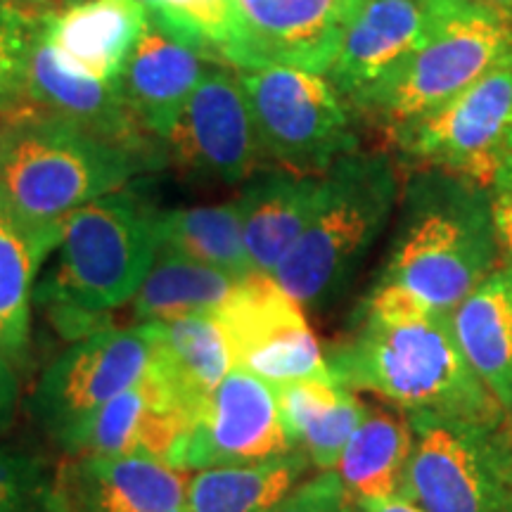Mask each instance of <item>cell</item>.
<instances>
[{"instance_id": "6da1fadb", "label": "cell", "mask_w": 512, "mask_h": 512, "mask_svg": "<svg viewBox=\"0 0 512 512\" xmlns=\"http://www.w3.org/2000/svg\"><path fill=\"white\" fill-rule=\"evenodd\" d=\"M332 382L380 396L403 413L498 427L508 418L453 335L451 313L434 311L413 294L377 283L361 320L328 354Z\"/></svg>"}, {"instance_id": "7a4b0ae2", "label": "cell", "mask_w": 512, "mask_h": 512, "mask_svg": "<svg viewBox=\"0 0 512 512\" xmlns=\"http://www.w3.org/2000/svg\"><path fill=\"white\" fill-rule=\"evenodd\" d=\"M399 230L377 283L451 313L501 264L491 188L418 166L401 188Z\"/></svg>"}, {"instance_id": "3957f363", "label": "cell", "mask_w": 512, "mask_h": 512, "mask_svg": "<svg viewBox=\"0 0 512 512\" xmlns=\"http://www.w3.org/2000/svg\"><path fill=\"white\" fill-rule=\"evenodd\" d=\"M143 169L140 157L55 114L0 121V214L29 230H60Z\"/></svg>"}, {"instance_id": "277c9868", "label": "cell", "mask_w": 512, "mask_h": 512, "mask_svg": "<svg viewBox=\"0 0 512 512\" xmlns=\"http://www.w3.org/2000/svg\"><path fill=\"white\" fill-rule=\"evenodd\" d=\"M157 216L138 192L119 188L64 219L57 271L38 297L67 335L102 330L95 320L136 297L159 252Z\"/></svg>"}, {"instance_id": "5b68a950", "label": "cell", "mask_w": 512, "mask_h": 512, "mask_svg": "<svg viewBox=\"0 0 512 512\" xmlns=\"http://www.w3.org/2000/svg\"><path fill=\"white\" fill-rule=\"evenodd\" d=\"M399 169L387 152L358 147L323 174L316 214L271 278L302 309H323L342 294L394 209Z\"/></svg>"}, {"instance_id": "8992f818", "label": "cell", "mask_w": 512, "mask_h": 512, "mask_svg": "<svg viewBox=\"0 0 512 512\" xmlns=\"http://www.w3.org/2000/svg\"><path fill=\"white\" fill-rule=\"evenodd\" d=\"M261 155L280 169L323 176L358 150L354 107L325 74L268 64L240 72Z\"/></svg>"}, {"instance_id": "52a82bcc", "label": "cell", "mask_w": 512, "mask_h": 512, "mask_svg": "<svg viewBox=\"0 0 512 512\" xmlns=\"http://www.w3.org/2000/svg\"><path fill=\"white\" fill-rule=\"evenodd\" d=\"M510 48V19L472 0H451L430 38L356 110L394 131L470 86Z\"/></svg>"}, {"instance_id": "ba28073f", "label": "cell", "mask_w": 512, "mask_h": 512, "mask_svg": "<svg viewBox=\"0 0 512 512\" xmlns=\"http://www.w3.org/2000/svg\"><path fill=\"white\" fill-rule=\"evenodd\" d=\"M512 131V48L463 91L389 131L415 169H441L489 185L508 155Z\"/></svg>"}, {"instance_id": "9c48e42d", "label": "cell", "mask_w": 512, "mask_h": 512, "mask_svg": "<svg viewBox=\"0 0 512 512\" xmlns=\"http://www.w3.org/2000/svg\"><path fill=\"white\" fill-rule=\"evenodd\" d=\"M413 451L401 498L425 512H512L498 427L408 413Z\"/></svg>"}, {"instance_id": "30bf717a", "label": "cell", "mask_w": 512, "mask_h": 512, "mask_svg": "<svg viewBox=\"0 0 512 512\" xmlns=\"http://www.w3.org/2000/svg\"><path fill=\"white\" fill-rule=\"evenodd\" d=\"M214 316L226 335L233 368L271 387L332 380L304 309L271 275L252 273L240 280Z\"/></svg>"}, {"instance_id": "8fae6325", "label": "cell", "mask_w": 512, "mask_h": 512, "mask_svg": "<svg viewBox=\"0 0 512 512\" xmlns=\"http://www.w3.org/2000/svg\"><path fill=\"white\" fill-rule=\"evenodd\" d=\"M152 337L138 328H102L81 337L50 363L34 392V413L64 444L105 403L143 382L152 368Z\"/></svg>"}, {"instance_id": "7c38bea8", "label": "cell", "mask_w": 512, "mask_h": 512, "mask_svg": "<svg viewBox=\"0 0 512 512\" xmlns=\"http://www.w3.org/2000/svg\"><path fill=\"white\" fill-rule=\"evenodd\" d=\"M159 150L202 181L240 183L252 176L261 147L238 69L214 64L202 76Z\"/></svg>"}, {"instance_id": "4fadbf2b", "label": "cell", "mask_w": 512, "mask_h": 512, "mask_svg": "<svg viewBox=\"0 0 512 512\" xmlns=\"http://www.w3.org/2000/svg\"><path fill=\"white\" fill-rule=\"evenodd\" d=\"M294 451L273 387L233 368L190 420L174 467L181 472L245 465Z\"/></svg>"}, {"instance_id": "5bb4252c", "label": "cell", "mask_w": 512, "mask_h": 512, "mask_svg": "<svg viewBox=\"0 0 512 512\" xmlns=\"http://www.w3.org/2000/svg\"><path fill=\"white\" fill-rule=\"evenodd\" d=\"M451 0H363L325 74L351 107L411 60Z\"/></svg>"}, {"instance_id": "9a60e30c", "label": "cell", "mask_w": 512, "mask_h": 512, "mask_svg": "<svg viewBox=\"0 0 512 512\" xmlns=\"http://www.w3.org/2000/svg\"><path fill=\"white\" fill-rule=\"evenodd\" d=\"M363 0H238L256 60L328 74Z\"/></svg>"}, {"instance_id": "2e32d148", "label": "cell", "mask_w": 512, "mask_h": 512, "mask_svg": "<svg viewBox=\"0 0 512 512\" xmlns=\"http://www.w3.org/2000/svg\"><path fill=\"white\" fill-rule=\"evenodd\" d=\"M192 415L152 373L83 422L62 448L72 456H138L174 467Z\"/></svg>"}, {"instance_id": "e0dca14e", "label": "cell", "mask_w": 512, "mask_h": 512, "mask_svg": "<svg viewBox=\"0 0 512 512\" xmlns=\"http://www.w3.org/2000/svg\"><path fill=\"white\" fill-rule=\"evenodd\" d=\"M147 24L138 0H79L38 15V31L55 60L69 72L102 83H121Z\"/></svg>"}, {"instance_id": "ac0fdd59", "label": "cell", "mask_w": 512, "mask_h": 512, "mask_svg": "<svg viewBox=\"0 0 512 512\" xmlns=\"http://www.w3.org/2000/svg\"><path fill=\"white\" fill-rule=\"evenodd\" d=\"M188 479L138 456H79L62 472L67 512H185Z\"/></svg>"}, {"instance_id": "d6986e66", "label": "cell", "mask_w": 512, "mask_h": 512, "mask_svg": "<svg viewBox=\"0 0 512 512\" xmlns=\"http://www.w3.org/2000/svg\"><path fill=\"white\" fill-rule=\"evenodd\" d=\"M214 67L207 57L147 24L128 57L121 91L138 126L159 145L176 124L185 102Z\"/></svg>"}, {"instance_id": "ffe728a7", "label": "cell", "mask_w": 512, "mask_h": 512, "mask_svg": "<svg viewBox=\"0 0 512 512\" xmlns=\"http://www.w3.org/2000/svg\"><path fill=\"white\" fill-rule=\"evenodd\" d=\"M323 176L273 169L249 178L238 200L242 238L256 273L271 275L316 214Z\"/></svg>"}, {"instance_id": "44dd1931", "label": "cell", "mask_w": 512, "mask_h": 512, "mask_svg": "<svg viewBox=\"0 0 512 512\" xmlns=\"http://www.w3.org/2000/svg\"><path fill=\"white\" fill-rule=\"evenodd\" d=\"M152 337L150 373L195 418L202 401L233 370L214 311L145 323Z\"/></svg>"}, {"instance_id": "7402d4cb", "label": "cell", "mask_w": 512, "mask_h": 512, "mask_svg": "<svg viewBox=\"0 0 512 512\" xmlns=\"http://www.w3.org/2000/svg\"><path fill=\"white\" fill-rule=\"evenodd\" d=\"M451 325L467 366L512 415V271L498 266L451 311Z\"/></svg>"}, {"instance_id": "603a6c76", "label": "cell", "mask_w": 512, "mask_h": 512, "mask_svg": "<svg viewBox=\"0 0 512 512\" xmlns=\"http://www.w3.org/2000/svg\"><path fill=\"white\" fill-rule=\"evenodd\" d=\"M273 394L292 446L302 451L318 472L335 470L344 446L368 411V403L332 380L275 384Z\"/></svg>"}, {"instance_id": "cb8c5ba5", "label": "cell", "mask_w": 512, "mask_h": 512, "mask_svg": "<svg viewBox=\"0 0 512 512\" xmlns=\"http://www.w3.org/2000/svg\"><path fill=\"white\" fill-rule=\"evenodd\" d=\"M413 451V427L399 408H370L339 456L335 472L354 501L401 496Z\"/></svg>"}, {"instance_id": "d4e9b609", "label": "cell", "mask_w": 512, "mask_h": 512, "mask_svg": "<svg viewBox=\"0 0 512 512\" xmlns=\"http://www.w3.org/2000/svg\"><path fill=\"white\" fill-rule=\"evenodd\" d=\"M309 458L283 453L245 465L209 467L188 479L185 512H273L304 482Z\"/></svg>"}, {"instance_id": "484cf974", "label": "cell", "mask_w": 512, "mask_h": 512, "mask_svg": "<svg viewBox=\"0 0 512 512\" xmlns=\"http://www.w3.org/2000/svg\"><path fill=\"white\" fill-rule=\"evenodd\" d=\"M62 228L29 230L0 214V347L12 366L27 363L36 273L60 245Z\"/></svg>"}, {"instance_id": "4316f807", "label": "cell", "mask_w": 512, "mask_h": 512, "mask_svg": "<svg viewBox=\"0 0 512 512\" xmlns=\"http://www.w3.org/2000/svg\"><path fill=\"white\" fill-rule=\"evenodd\" d=\"M147 22L197 50L209 62L238 72L256 69L238 0H138Z\"/></svg>"}, {"instance_id": "83f0119b", "label": "cell", "mask_w": 512, "mask_h": 512, "mask_svg": "<svg viewBox=\"0 0 512 512\" xmlns=\"http://www.w3.org/2000/svg\"><path fill=\"white\" fill-rule=\"evenodd\" d=\"M157 235L159 249H169L204 266L219 268L238 280L256 273L242 238L238 200L159 211Z\"/></svg>"}, {"instance_id": "f1b7e54d", "label": "cell", "mask_w": 512, "mask_h": 512, "mask_svg": "<svg viewBox=\"0 0 512 512\" xmlns=\"http://www.w3.org/2000/svg\"><path fill=\"white\" fill-rule=\"evenodd\" d=\"M245 280V278H242ZM240 280L188 256L159 249L133 304L143 323L216 311Z\"/></svg>"}, {"instance_id": "f546056e", "label": "cell", "mask_w": 512, "mask_h": 512, "mask_svg": "<svg viewBox=\"0 0 512 512\" xmlns=\"http://www.w3.org/2000/svg\"><path fill=\"white\" fill-rule=\"evenodd\" d=\"M38 15L0 0V112L27 98L31 46Z\"/></svg>"}, {"instance_id": "4dcf8cb0", "label": "cell", "mask_w": 512, "mask_h": 512, "mask_svg": "<svg viewBox=\"0 0 512 512\" xmlns=\"http://www.w3.org/2000/svg\"><path fill=\"white\" fill-rule=\"evenodd\" d=\"M273 512H358V503L330 470L299 484Z\"/></svg>"}, {"instance_id": "1f68e13d", "label": "cell", "mask_w": 512, "mask_h": 512, "mask_svg": "<svg viewBox=\"0 0 512 512\" xmlns=\"http://www.w3.org/2000/svg\"><path fill=\"white\" fill-rule=\"evenodd\" d=\"M36 494V472L27 460L0 451V512H27Z\"/></svg>"}, {"instance_id": "d6a6232c", "label": "cell", "mask_w": 512, "mask_h": 512, "mask_svg": "<svg viewBox=\"0 0 512 512\" xmlns=\"http://www.w3.org/2000/svg\"><path fill=\"white\" fill-rule=\"evenodd\" d=\"M491 207L501 264L512 271V155H505L491 181Z\"/></svg>"}, {"instance_id": "836d02e7", "label": "cell", "mask_w": 512, "mask_h": 512, "mask_svg": "<svg viewBox=\"0 0 512 512\" xmlns=\"http://www.w3.org/2000/svg\"><path fill=\"white\" fill-rule=\"evenodd\" d=\"M15 399H17L15 366H12L8 354H5L3 347H0V430H3L12 418Z\"/></svg>"}, {"instance_id": "e575fe53", "label": "cell", "mask_w": 512, "mask_h": 512, "mask_svg": "<svg viewBox=\"0 0 512 512\" xmlns=\"http://www.w3.org/2000/svg\"><path fill=\"white\" fill-rule=\"evenodd\" d=\"M358 512H425V510H420L418 505L406 501V498L396 496V498H387V501H363V503H358Z\"/></svg>"}, {"instance_id": "d590c367", "label": "cell", "mask_w": 512, "mask_h": 512, "mask_svg": "<svg viewBox=\"0 0 512 512\" xmlns=\"http://www.w3.org/2000/svg\"><path fill=\"white\" fill-rule=\"evenodd\" d=\"M498 441H501V451L505 458V467H508V475L512 482V415H508L498 427Z\"/></svg>"}, {"instance_id": "8d00e7d4", "label": "cell", "mask_w": 512, "mask_h": 512, "mask_svg": "<svg viewBox=\"0 0 512 512\" xmlns=\"http://www.w3.org/2000/svg\"><path fill=\"white\" fill-rule=\"evenodd\" d=\"M472 3L482 5V8L496 12V15H501L512 22V0H472Z\"/></svg>"}, {"instance_id": "74e56055", "label": "cell", "mask_w": 512, "mask_h": 512, "mask_svg": "<svg viewBox=\"0 0 512 512\" xmlns=\"http://www.w3.org/2000/svg\"><path fill=\"white\" fill-rule=\"evenodd\" d=\"M3 3H10V5H15V8H19V10L36 15V10L46 8V5L53 3V0H3Z\"/></svg>"}, {"instance_id": "f35d334b", "label": "cell", "mask_w": 512, "mask_h": 512, "mask_svg": "<svg viewBox=\"0 0 512 512\" xmlns=\"http://www.w3.org/2000/svg\"><path fill=\"white\" fill-rule=\"evenodd\" d=\"M508 155H512V131H510V138H508Z\"/></svg>"}]
</instances>
